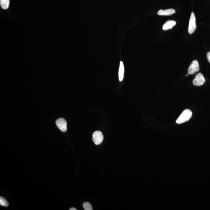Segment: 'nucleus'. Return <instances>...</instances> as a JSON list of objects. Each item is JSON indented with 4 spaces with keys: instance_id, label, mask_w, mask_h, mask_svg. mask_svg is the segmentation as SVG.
I'll use <instances>...</instances> for the list:
<instances>
[{
    "instance_id": "1",
    "label": "nucleus",
    "mask_w": 210,
    "mask_h": 210,
    "mask_svg": "<svg viewBox=\"0 0 210 210\" xmlns=\"http://www.w3.org/2000/svg\"><path fill=\"white\" fill-rule=\"evenodd\" d=\"M192 113L191 110L189 109L184 110L178 118L176 120V122L178 124H182L188 121L191 118Z\"/></svg>"
},
{
    "instance_id": "2",
    "label": "nucleus",
    "mask_w": 210,
    "mask_h": 210,
    "mask_svg": "<svg viewBox=\"0 0 210 210\" xmlns=\"http://www.w3.org/2000/svg\"><path fill=\"white\" fill-rule=\"evenodd\" d=\"M197 28L196 23V17L193 12H192L191 14L188 26V33L191 34L194 33Z\"/></svg>"
},
{
    "instance_id": "3",
    "label": "nucleus",
    "mask_w": 210,
    "mask_h": 210,
    "mask_svg": "<svg viewBox=\"0 0 210 210\" xmlns=\"http://www.w3.org/2000/svg\"><path fill=\"white\" fill-rule=\"evenodd\" d=\"M92 139L95 145H99L103 141L104 139L103 134L100 131H95L93 134Z\"/></svg>"
},
{
    "instance_id": "4",
    "label": "nucleus",
    "mask_w": 210,
    "mask_h": 210,
    "mask_svg": "<svg viewBox=\"0 0 210 210\" xmlns=\"http://www.w3.org/2000/svg\"><path fill=\"white\" fill-rule=\"evenodd\" d=\"M199 69V65L198 61L194 60L193 61L190 67H189L187 73L189 75L193 74L198 72Z\"/></svg>"
},
{
    "instance_id": "5",
    "label": "nucleus",
    "mask_w": 210,
    "mask_h": 210,
    "mask_svg": "<svg viewBox=\"0 0 210 210\" xmlns=\"http://www.w3.org/2000/svg\"><path fill=\"white\" fill-rule=\"evenodd\" d=\"M206 82L204 76L201 73L197 74L195 75V78L193 79V83L194 85L200 86L202 85Z\"/></svg>"
},
{
    "instance_id": "6",
    "label": "nucleus",
    "mask_w": 210,
    "mask_h": 210,
    "mask_svg": "<svg viewBox=\"0 0 210 210\" xmlns=\"http://www.w3.org/2000/svg\"><path fill=\"white\" fill-rule=\"evenodd\" d=\"M58 128L62 132H65L67 130V123L66 120L63 118H59L56 121Z\"/></svg>"
},
{
    "instance_id": "7",
    "label": "nucleus",
    "mask_w": 210,
    "mask_h": 210,
    "mask_svg": "<svg viewBox=\"0 0 210 210\" xmlns=\"http://www.w3.org/2000/svg\"><path fill=\"white\" fill-rule=\"evenodd\" d=\"M176 13L175 10L173 9H169L163 10L161 9L158 11V14L160 16H170Z\"/></svg>"
},
{
    "instance_id": "8",
    "label": "nucleus",
    "mask_w": 210,
    "mask_h": 210,
    "mask_svg": "<svg viewBox=\"0 0 210 210\" xmlns=\"http://www.w3.org/2000/svg\"><path fill=\"white\" fill-rule=\"evenodd\" d=\"M176 22L174 20H168L163 25V30H167L172 28L176 25Z\"/></svg>"
},
{
    "instance_id": "9",
    "label": "nucleus",
    "mask_w": 210,
    "mask_h": 210,
    "mask_svg": "<svg viewBox=\"0 0 210 210\" xmlns=\"http://www.w3.org/2000/svg\"><path fill=\"white\" fill-rule=\"evenodd\" d=\"M124 67L122 62H120L119 70V81H122L124 78Z\"/></svg>"
},
{
    "instance_id": "10",
    "label": "nucleus",
    "mask_w": 210,
    "mask_h": 210,
    "mask_svg": "<svg viewBox=\"0 0 210 210\" xmlns=\"http://www.w3.org/2000/svg\"><path fill=\"white\" fill-rule=\"evenodd\" d=\"M1 7L3 9L8 8L9 5V0H0Z\"/></svg>"
},
{
    "instance_id": "11",
    "label": "nucleus",
    "mask_w": 210,
    "mask_h": 210,
    "mask_svg": "<svg viewBox=\"0 0 210 210\" xmlns=\"http://www.w3.org/2000/svg\"><path fill=\"white\" fill-rule=\"evenodd\" d=\"M0 205L3 206L7 207L9 206V203L5 198L1 197H0Z\"/></svg>"
},
{
    "instance_id": "12",
    "label": "nucleus",
    "mask_w": 210,
    "mask_h": 210,
    "mask_svg": "<svg viewBox=\"0 0 210 210\" xmlns=\"http://www.w3.org/2000/svg\"><path fill=\"white\" fill-rule=\"evenodd\" d=\"M83 208L85 210H92V206L90 203L85 202L83 204Z\"/></svg>"
},
{
    "instance_id": "13",
    "label": "nucleus",
    "mask_w": 210,
    "mask_h": 210,
    "mask_svg": "<svg viewBox=\"0 0 210 210\" xmlns=\"http://www.w3.org/2000/svg\"><path fill=\"white\" fill-rule=\"evenodd\" d=\"M207 58L208 61L210 63V52H208L207 54Z\"/></svg>"
},
{
    "instance_id": "14",
    "label": "nucleus",
    "mask_w": 210,
    "mask_h": 210,
    "mask_svg": "<svg viewBox=\"0 0 210 210\" xmlns=\"http://www.w3.org/2000/svg\"><path fill=\"white\" fill-rule=\"evenodd\" d=\"M69 210H77V209H76V208H74V207H72V208H70V209H69Z\"/></svg>"
},
{
    "instance_id": "15",
    "label": "nucleus",
    "mask_w": 210,
    "mask_h": 210,
    "mask_svg": "<svg viewBox=\"0 0 210 210\" xmlns=\"http://www.w3.org/2000/svg\"><path fill=\"white\" fill-rule=\"evenodd\" d=\"M188 75H189V74H186V75H185V76H188Z\"/></svg>"
}]
</instances>
